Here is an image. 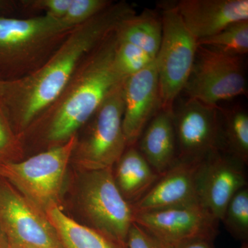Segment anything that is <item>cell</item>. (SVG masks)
I'll return each mask as SVG.
<instances>
[{
	"label": "cell",
	"instance_id": "5",
	"mask_svg": "<svg viewBox=\"0 0 248 248\" xmlns=\"http://www.w3.org/2000/svg\"><path fill=\"white\" fill-rule=\"evenodd\" d=\"M162 39L155 58L159 78L160 109L172 112L176 99L190 76L198 44L183 22L175 1L160 4Z\"/></svg>",
	"mask_w": 248,
	"mask_h": 248
},
{
	"label": "cell",
	"instance_id": "22",
	"mask_svg": "<svg viewBox=\"0 0 248 248\" xmlns=\"http://www.w3.org/2000/svg\"><path fill=\"white\" fill-rule=\"evenodd\" d=\"M221 222L235 239L248 244V187L238 191L227 205Z\"/></svg>",
	"mask_w": 248,
	"mask_h": 248
},
{
	"label": "cell",
	"instance_id": "28",
	"mask_svg": "<svg viewBox=\"0 0 248 248\" xmlns=\"http://www.w3.org/2000/svg\"><path fill=\"white\" fill-rule=\"evenodd\" d=\"M213 242L206 239H190L176 245L171 248H215Z\"/></svg>",
	"mask_w": 248,
	"mask_h": 248
},
{
	"label": "cell",
	"instance_id": "17",
	"mask_svg": "<svg viewBox=\"0 0 248 248\" xmlns=\"http://www.w3.org/2000/svg\"><path fill=\"white\" fill-rule=\"evenodd\" d=\"M112 172L121 194L131 205L146 195L161 177L135 146L127 147Z\"/></svg>",
	"mask_w": 248,
	"mask_h": 248
},
{
	"label": "cell",
	"instance_id": "30",
	"mask_svg": "<svg viewBox=\"0 0 248 248\" xmlns=\"http://www.w3.org/2000/svg\"><path fill=\"white\" fill-rule=\"evenodd\" d=\"M9 240L0 228V248H9Z\"/></svg>",
	"mask_w": 248,
	"mask_h": 248
},
{
	"label": "cell",
	"instance_id": "26",
	"mask_svg": "<svg viewBox=\"0 0 248 248\" xmlns=\"http://www.w3.org/2000/svg\"><path fill=\"white\" fill-rule=\"evenodd\" d=\"M72 0H24L21 1L23 7L35 11H44L46 15L61 19L66 15Z\"/></svg>",
	"mask_w": 248,
	"mask_h": 248
},
{
	"label": "cell",
	"instance_id": "1",
	"mask_svg": "<svg viewBox=\"0 0 248 248\" xmlns=\"http://www.w3.org/2000/svg\"><path fill=\"white\" fill-rule=\"evenodd\" d=\"M135 14V9L128 3H112L92 19L74 28L37 71L22 79L9 81L0 103L18 135L58 97L84 57L114 32L122 21Z\"/></svg>",
	"mask_w": 248,
	"mask_h": 248
},
{
	"label": "cell",
	"instance_id": "32",
	"mask_svg": "<svg viewBox=\"0 0 248 248\" xmlns=\"http://www.w3.org/2000/svg\"><path fill=\"white\" fill-rule=\"evenodd\" d=\"M9 248H32L25 246V245L17 244V243L9 242Z\"/></svg>",
	"mask_w": 248,
	"mask_h": 248
},
{
	"label": "cell",
	"instance_id": "12",
	"mask_svg": "<svg viewBox=\"0 0 248 248\" xmlns=\"http://www.w3.org/2000/svg\"><path fill=\"white\" fill-rule=\"evenodd\" d=\"M246 166L219 150L210 153L202 162L198 182L200 202L220 222L233 196L248 186Z\"/></svg>",
	"mask_w": 248,
	"mask_h": 248
},
{
	"label": "cell",
	"instance_id": "11",
	"mask_svg": "<svg viewBox=\"0 0 248 248\" xmlns=\"http://www.w3.org/2000/svg\"><path fill=\"white\" fill-rule=\"evenodd\" d=\"M220 108L189 99L173 109L178 159L202 160L221 151Z\"/></svg>",
	"mask_w": 248,
	"mask_h": 248
},
{
	"label": "cell",
	"instance_id": "31",
	"mask_svg": "<svg viewBox=\"0 0 248 248\" xmlns=\"http://www.w3.org/2000/svg\"><path fill=\"white\" fill-rule=\"evenodd\" d=\"M8 84H9V81H5L0 79V99L4 95Z\"/></svg>",
	"mask_w": 248,
	"mask_h": 248
},
{
	"label": "cell",
	"instance_id": "19",
	"mask_svg": "<svg viewBox=\"0 0 248 248\" xmlns=\"http://www.w3.org/2000/svg\"><path fill=\"white\" fill-rule=\"evenodd\" d=\"M162 29L161 16L146 9L122 21L117 35L119 40L136 46L155 60L161 46Z\"/></svg>",
	"mask_w": 248,
	"mask_h": 248
},
{
	"label": "cell",
	"instance_id": "20",
	"mask_svg": "<svg viewBox=\"0 0 248 248\" xmlns=\"http://www.w3.org/2000/svg\"><path fill=\"white\" fill-rule=\"evenodd\" d=\"M221 151L248 164V115L240 107L220 108Z\"/></svg>",
	"mask_w": 248,
	"mask_h": 248
},
{
	"label": "cell",
	"instance_id": "27",
	"mask_svg": "<svg viewBox=\"0 0 248 248\" xmlns=\"http://www.w3.org/2000/svg\"><path fill=\"white\" fill-rule=\"evenodd\" d=\"M126 245L128 248H171L134 221L129 230Z\"/></svg>",
	"mask_w": 248,
	"mask_h": 248
},
{
	"label": "cell",
	"instance_id": "10",
	"mask_svg": "<svg viewBox=\"0 0 248 248\" xmlns=\"http://www.w3.org/2000/svg\"><path fill=\"white\" fill-rule=\"evenodd\" d=\"M133 221L170 248L190 239L213 241L220 223L201 203L134 213Z\"/></svg>",
	"mask_w": 248,
	"mask_h": 248
},
{
	"label": "cell",
	"instance_id": "8",
	"mask_svg": "<svg viewBox=\"0 0 248 248\" xmlns=\"http://www.w3.org/2000/svg\"><path fill=\"white\" fill-rule=\"evenodd\" d=\"M184 91L189 99L218 107L247 93V80L241 56L198 46L190 76Z\"/></svg>",
	"mask_w": 248,
	"mask_h": 248
},
{
	"label": "cell",
	"instance_id": "15",
	"mask_svg": "<svg viewBox=\"0 0 248 248\" xmlns=\"http://www.w3.org/2000/svg\"><path fill=\"white\" fill-rule=\"evenodd\" d=\"M175 6L197 41L218 33L232 23L248 20V0H180Z\"/></svg>",
	"mask_w": 248,
	"mask_h": 248
},
{
	"label": "cell",
	"instance_id": "23",
	"mask_svg": "<svg viewBox=\"0 0 248 248\" xmlns=\"http://www.w3.org/2000/svg\"><path fill=\"white\" fill-rule=\"evenodd\" d=\"M155 60L136 46L118 39L114 64L116 71L122 79H126L129 77L137 74L151 65Z\"/></svg>",
	"mask_w": 248,
	"mask_h": 248
},
{
	"label": "cell",
	"instance_id": "7",
	"mask_svg": "<svg viewBox=\"0 0 248 248\" xmlns=\"http://www.w3.org/2000/svg\"><path fill=\"white\" fill-rule=\"evenodd\" d=\"M80 208L91 228L126 245L133 210L119 190L112 169L83 173Z\"/></svg>",
	"mask_w": 248,
	"mask_h": 248
},
{
	"label": "cell",
	"instance_id": "16",
	"mask_svg": "<svg viewBox=\"0 0 248 248\" xmlns=\"http://www.w3.org/2000/svg\"><path fill=\"white\" fill-rule=\"evenodd\" d=\"M138 143L139 151L160 176L167 172L178 160L172 112L160 109L147 124Z\"/></svg>",
	"mask_w": 248,
	"mask_h": 248
},
{
	"label": "cell",
	"instance_id": "18",
	"mask_svg": "<svg viewBox=\"0 0 248 248\" xmlns=\"http://www.w3.org/2000/svg\"><path fill=\"white\" fill-rule=\"evenodd\" d=\"M45 213L63 248H128L127 245L67 216L58 204L50 205Z\"/></svg>",
	"mask_w": 248,
	"mask_h": 248
},
{
	"label": "cell",
	"instance_id": "3",
	"mask_svg": "<svg viewBox=\"0 0 248 248\" xmlns=\"http://www.w3.org/2000/svg\"><path fill=\"white\" fill-rule=\"evenodd\" d=\"M0 11V79L13 81L43 66L73 29L45 15L19 19Z\"/></svg>",
	"mask_w": 248,
	"mask_h": 248
},
{
	"label": "cell",
	"instance_id": "24",
	"mask_svg": "<svg viewBox=\"0 0 248 248\" xmlns=\"http://www.w3.org/2000/svg\"><path fill=\"white\" fill-rule=\"evenodd\" d=\"M24 144L0 103V164L17 162L24 156Z\"/></svg>",
	"mask_w": 248,
	"mask_h": 248
},
{
	"label": "cell",
	"instance_id": "13",
	"mask_svg": "<svg viewBox=\"0 0 248 248\" xmlns=\"http://www.w3.org/2000/svg\"><path fill=\"white\" fill-rule=\"evenodd\" d=\"M203 159H178L146 195L132 204L133 213L200 203L199 176Z\"/></svg>",
	"mask_w": 248,
	"mask_h": 248
},
{
	"label": "cell",
	"instance_id": "6",
	"mask_svg": "<svg viewBox=\"0 0 248 248\" xmlns=\"http://www.w3.org/2000/svg\"><path fill=\"white\" fill-rule=\"evenodd\" d=\"M78 140L76 135L62 146L45 150L27 159L0 164V177L45 212L50 205H59Z\"/></svg>",
	"mask_w": 248,
	"mask_h": 248
},
{
	"label": "cell",
	"instance_id": "4",
	"mask_svg": "<svg viewBox=\"0 0 248 248\" xmlns=\"http://www.w3.org/2000/svg\"><path fill=\"white\" fill-rule=\"evenodd\" d=\"M124 81L109 93L78 138L71 162L82 173L112 169L128 147L122 127Z\"/></svg>",
	"mask_w": 248,
	"mask_h": 248
},
{
	"label": "cell",
	"instance_id": "14",
	"mask_svg": "<svg viewBox=\"0 0 248 248\" xmlns=\"http://www.w3.org/2000/svg\"><path fill=\"white\" fill-rule=\"evenodd\" d=\"M122 127L127 146H135L147 124L160 110L159 78L155 60L124 83Z\"/></svg>",
	"mask_w": 248,
	"mask_h": 248
},
{
	"label": "cell",
	"instance_id": "21",
	"mask_svg": "<svg viewBox=\"0 0 248 248\" xmlns=\"http://www.w3.org/2000/svg\"><path fill=\"white\" fill-rule=\"evenodd\" d=\"M197 44L229 55L242 57L248 53V20L232 23L218 33L197 41Z\"/></svg>",
	"mask_w": 248,
	"mask_h": 248
},
{
	"label": "cell",
	"instance_id": "33",
	"mask_svg": "<svg viewBox=\"0 0 248 248\" xmlns=\"http://www.w3.org/2000/svg\"><path fill=\"white\" fill-rule=\"evenodd\" d=\"M248 248V244H243L241 248Z\"/></svg>",
	"mask_w": 248,
	"mask_h": 248
},
{
	"label": "cell",
	"instance_id": "2",
	"mask_svg": "<svg viewBox=\"0 0 248 248\" xmlns=\"http://www.w3.org/2000/svg\"><path fill=\"white\" fill-rule=\"evenodd\" d=\"M117 42L116 29L84 57L58 97L19 135L23 144L35 141L47 150L78 135L109 93L125 80L114 64Z\"/></svg>",
	"mask_w": 248,
	"mask_h": 248
},
{
	"label": "cell",
	"instance_id": "9",
	"mask_svg": "<svg viewBox=\"0 0 248 248\" xmlns=\"http://www.w3.org/2000/svg\"><path fill=\"white\" fill-rule=\"evenodd\" d=\"M0 228L9 242L32 248H63L45 212L1 177Z\"/></svg>",
	"mask_w": 248,
	"mask_h": 248
},
{
	"label": "cell",
	"instance_id": "25",
	"mask_svg": "<svg viewBox=\"0 0 248 248\" xmlns=\"http://www.w3.org/2000/svg\"><path fill=\"white\" fill-rule=\"evenodd\" d=\"M112 3L110 0H72L62 22L66 27L74 29L102 12Z\"/></svg>",
	"mask_w": 248,
	"mask_h": 248
},
{
	"label": "cell",
	"instance_id": "29",
	"mask_svg": "<svg viewBox=\"0 0 248 248\" xmlns=\"http://www.w3.org/2000/svg\"><path fill=\"white\" fill-rule=\"evenodd\" d=\"M16 3L14 1L9 0H0V11L1 12H8L12 11L16 8Z\"/></svg>",
	"mask_w": 248,
	"mask_h": 248
}]
</instances>
